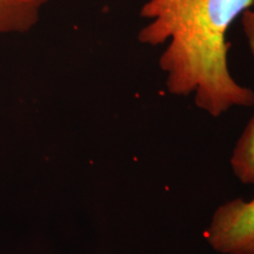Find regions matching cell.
<instances>
[{"label":"cell","instance_id":"4","mask_svg":"<svg viewBox=\"0 0 254 254\" xmlns=\"http://www.w3.org/2000/svg\"><path fill=\"white\" fill-rule=\"evenodd\" d=\"M230 164L234 176L243 184H254V116L238 139Z\"/></svg>","mask_w":254,"mask_h":254},{"label":"cell","instance_id":"2","mask_svg":"<svg viewBox=\"0 0 254 254\" xmlns=\"http://www.w3.org/2000/svg\"><path fill=\"white\" fill-rule=\"evenodd\" d=\"M204 237L218 253L254 254V198H236L219 206Z\"/></svg>","mask_w":254,"mask_h":254},{"label":"cell","instance_id":"1","mask_svg":"<svg viewBox=\"0 0 254 254\" xmlns=\"http://www.w3.org/2000/svg\"><path fill=\"white\" fill-rule=\"evenodd\" d=\"M254 0H148L141 8L148 23L138 39L168 43L159 59L170 93L194 94L196 107L220 117L233 107L254 105V92L236 81L228 67L226 34Z\"/></svg>","mask_w":254,"mask_h":254},{"label":"cell","instance_id":"5","mask_svg":"<svg viewBox=\"0 0 254 254\" xmlns=\"http://www.w3.org/2000/svg\"><path fill=\"white\" fill-rule=\"evenodd\" d=\"M243 28L247 45L254 57V9H246L243 13Z\"/></svg>","mask_w":254,"mask_h":254},{"label":"cell","instance_id":"3","mask_svg":"<svg viewBox=\"0 0 254 254\" xmlns=\"http://www.w3.org/2000/svg\"><path fill=\"white\" fill-rule=\"evenodd\" d=\"M50 0H0V36L24 33L38 23Z\"/></svg>","mask_w":254,"mask_h":254}]
</instances>
